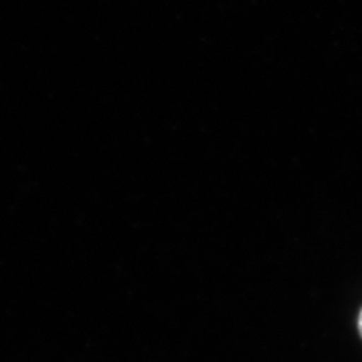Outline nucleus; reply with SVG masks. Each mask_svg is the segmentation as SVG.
Masks as SVG:
<instances>
[{
  "label": "nucleus",
  "mask_w": 362,
  "mask_h": 362,
  "mask_svg": "<svg viewBox=\"0 0 362 362\" xmlns=\"http://www.w3.org/2000/svg\"><path fill=\"white\" fill-rule=\"evenodd\" d=\"M358 329H359V334L362 337V311L359 314V319H358Z\"/></svg>",
  "instance_id": "obj_1"
}]
</instances>
